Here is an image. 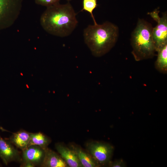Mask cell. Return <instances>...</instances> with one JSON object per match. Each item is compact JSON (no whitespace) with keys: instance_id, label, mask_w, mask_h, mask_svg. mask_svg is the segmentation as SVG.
I'll use <instances>...</instances> for the list:
<instances>
[{"instance_id":"6da1fadb","label":"cell","mask_w":167,"mask_h":167,"mask_svg":"<svg viewBox=\"0 0 167 167\" xmlns=\"http://www.w3.org/2000/svg\"><path fill=\"white\" fill-rule=\"evenodd\" d=\"M41 26L51 35L64 37L70 35L78 22L76 13L71 4L59 3L47 7L40 18Z\"/></svg>"},{"instance_id":"7a4b0ae2","label":"cell","mask_w":167,"mask_h":167,"mask_svg":"<svg viewBox=\"0 0 167 167\" xmlns=\"http://www.w3.org/2000/svg\"><path fill=\"white\" fill-rule=\"evenodd\" d=\"M119 29L114 24L106 21L101 24L89 25L84 31V42L93 56H101L109 52L118 40Z\"/></svg>"},{"instance_id":"3957f363","label":"cell","mask_w":167,"mask_h":167,"mask_svg":"<svg viewBox=\"0 0 167 167\" xmlns=\"http://www.w3.org/2000/svg\"><path fill=\"white\" fill-rule=\"evenodd\" d=\"M151 24L139 19L132 33L131 44L132 54L135 60L139 61L152 58L156 51Z\"/></svg>"},{"instance_id":"277c9868","label":"cell","mask_w":167,"mask_h":167,"mask_svg":"<svg viewBox=\"0 0 167 167\" xmlns=\"http://www.w3.org/2000/svg\"><path fill=\"white\" fill-rule=\"evenodd\" d=\"M159 11L156 9L149 13L157 23V25L153 28L152 31L156 52L167 44V13H163L161 18L159 16Z\"/></svg>"},{"instance_id":"5b68a950","label":"cell","mask_w":167,"mask_h":167,"mask_svg":"<svg viewBox=\"0 0 167 167\" xmlns=\"http://www.w3.org/2000/svg\"><path fill=\"white\" fill-rule=\"evenodd\" d=\"M86 146L88 152L98 164H103L110 161L113 150L110 144L94 141L88 143Z\"/></svg>"},{"instance_id":"8992f818","label":"cell","mask_w":167,"mask_h":167,"mask_svg":"<svg viewBox=\"0 0 167 167\" xmlns=\"http://www.w3.org/2000/svg\"><path fill=\"white\" fill-rule=\"evenodd\" d=\"M0 158L6 165L13 161L20 162V152L7 139H3L0 135Z\"/></svg>"},{"instance_id":"52a82bcc","label":"cell","mask_w":167,"mask_h":167,"mask_svg":"<svg viewBox=\"0 0 167 167\" xmlns=\"http://www.w3.org/2000/svg\"><path fill=\"white\" fill-rule=\"evenodd\" d=\"M20 163L27 162L34 167H41L45 153V149L36 145H30L22 151Z\"/></svg>"},{"instance_id":"ba28073f","label":"cell","mask_w":167,"mask_h":167,"mask_svg":"<svg viewBox=\"0 0 167 167\" xmlns=\"http://www.w3.org/2000/svg\"><path fill=\"white\" fill-rule=\"evenodd\" d=\"M55 147L60 155L69 166L83 167L76 154L72 150L60 143H56Z\"/></svg>"},{"instance_id":"9c48e42d","label":"cell","mask_w":167,"mask_h":167,"mask_svg":"<svg viewBox=\"0 0 167 167\" xmlns=\"http://www.w3.org/2000/svg\"><path fill=\"white\" fill-rule=\"evenodd\" d=\"M7 139L17 148L22 151L31 145L30 133L24 130H21L13 133Z\"/></svg>"},{"instance_id":"30bf717a","label":"cell","mask_w":167,"mask_h":167,"mask_svg":"<svg viewBox=\"0 0 167 167\" xmlns=\"http://www.w3.org/2000/svg\"><path fill=\"white\" fill-rule=\"evenodd\" d=\"M68 166L61 156L53 150L47 148L41 167H66Z\"/></svg>"},{"instance_id":"8fae6325","label":"cell","mask_w":167,"mask_h":167,"mask_svg":"<svg viewBox=\"0 0 167 167\" xmlns=\"http://www.w3.org/2000/svg\"><path fill=\"white\" fill-rule=\"evenodd\" d=\"M70 148L76 154L79 161L84 167H96L99 164L94 159L90 154L81 148L73 144H71Z\"/></svg>"},{"instance_id":"7c38bea8","label":"cell","mask_w":167,"mask_h":167,"mask_svg":"<svg viewBox=\"0 0 167 167\" xmlns=\"http://www.w3.org/2000/svg\"><path fill=\"white\" fill-rule=\"evenodd\" d=\"M157 52L158 54L155 64V68L161 72L166 73L167 71V44Z\"/></svg>"},{"instance_id":"4fadbf2b","label":"cell","mask_w":167,"mask_h":167,"mask_svg":"<svg viewBox=\"0 0 167 167\" xmlns=\"http://www.w3.org/2000/svg\"><path fill=\"white\" fill-rule=\"evenodd\" d=\"M50 142V139L41 132L30 133L31 145L38 146L43 149H45L48 148V146Z\"/></svg>"},{"instance_id":"5bb4252c","label":"cell","mask_w":167,"mask_h":167,"mask_svg":"<svg viewBox=\"0 0 167 167\" xmlns=\"http://www.w3.org/2000/svg\"><path fill=\"white\" fill-rule=\"evenodd\" d=\"M97 0H83V8L81 11H85L91 15L94 22V24H97L93 14V11L97 6Z\"/></svg>"},{"instance_id":"9a60e30c","label":"cell","mask_w":167,"mask_h":167,"mask_svg":"<svg viewBox=\"0 0 167 167\" xmlns=\"http://www.w3.org/2000/svg\"><path fill=\"white\" fill-rule=\"evenodd\" d=\"M60 0H35L37 4L45 6L46 7L58 3Z\"/></svg>"},{"instance_id":"2e32d148","label":"cell","mask_w":167,"mask_h":167,"mask_svg":"<svg viewBox=\"0 0 167 167\" xmlns=\"http://www.w3.org/2000/svg\"><path fill=\"white\" fill-rule=\"evenodd\" d=\"M110 166L113 167H122L124 166L125 164L122 160H118L111 163Z\"/></svg>"},{"instance_id":"e0dca14e","label":"cell","mask_w":167,"mask_h":167,"mask_svg":"<svg viewBox=\"0 0 167 167\" xmlns=\"http://www.w3.org/2000/svg\"><path fill=\"white\" fill-rule=\"evenodd\" d=\"M67 0V1H71V0Z\"/></svg>"},{"instance_id":"ac0fdd59","label":"cell","mask_w":167,"mask_h":167,"mask_svg":"<svg viewBox=\"0 0 167 167\" xmlns=\"http://www.w3.org/2000/svg\"><path fill=\"white\" fill-rule=\"evenodd\" d=\"M1 166V165L0 164V167Z\"/></svg>"}]
</instances>
